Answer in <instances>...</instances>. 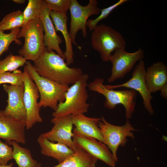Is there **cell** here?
Wrapping results in <instances>:
<instances>
[{"instance_id":"2","label":"cell","mask_w":167,"mask_h":167,"mask_svg":"<svg viewBox=\"0 0 167 167\" xmlns=\"http://www.w3.org/2000/svg\"><path fill=\"white\" fill-rule=\"evenodd\" d=\"M89 76L83 74L77 82L69 87L65 94L63 102L59 103L57 109L53 112L54 117L60 118L76 113L87 112L89 105L87 89Z\"/></svg>"},{"instance_id":"32","label":"cell","mask_w":167,"mask_h":167,"mask_svg":"<svg viewBox=\"0 0 167 167\" xmlns=\"http://www.w3.org/2000/svg\"><path fill=\"white\" fill-rule=\"evenodd\" d=\"M12 1L15 3L19 4H23L25 2V0H13Z\"/></svg>"},{"instance_id":"31","label":"cell","mask_w":167,"mask_h":167,"mask_svg":"<svg viewBox=\"0 0 167 167\" xmlns=\"http://www.w3.org/2000/svg\"><path fill=\"white\" fill-rule=\"evenodd\" d=\"M161 96L164 98H167V84L164 86L161 89Z\"/></svg>"},{"instance_id":"20","label":"cell","mask_w":167,"mask_h":167,"mask_svg":"<svg viewBox=\"0 0 167 167\" xmlns=\"http://www.w3.org/2000/svg\"><path fill=\"white\" fill-rule=\"evenodd\" d=\"M49 14L56 32L60 31L65 39L66 50L64 52L66 63L70 65L74 62V54L72 46V42L69 32L67 28L68 16L67 15L63 14L50 10Z\"/></svg>"},{"instance_id":"6","label":"cell","mask_w":167,"mask_h":167,"mask_svg":"<svg viewBox=\"0 0 167 167\" xmlns=\"http://www.w3.org/2000/svg\"><path fill=\"white\" fill-rule=\"evenodd\" d=\"M91 39L92 47L104 62L109 61L113 52L125 49L126 45V41L120 32L103 24L97 25L92 31Z\"/></svg>"},{"instance_id":"13","label":"cell","mask_w":167,"mask_h":167,"mask_svg":"<svg viewBox=\"0 0 167 167\" xmlns=\"http://www.w3.org/2000/svg\"><path fill=\"white\" fill-rule=\"evenodd\" d=\"M51 122L54 124V126L50 131L41 134L42 135L52 142L64 144L75 151L78 147L72 140L73 124L71 115L54 117Z\"/></svg>"},{"instance_id":"9","label":"cell","mask_w":167,"mask_h":167,"mask_svg":"<svg viewBox=\"0 0 167 167\" xmlns=\"http://www.w3.org/2000/svg\"><path fill=\"white\" fill-rule=\"evenodd\" d=\"M24 86L23 100L26 112V128L28 130L37 122H41L42 119L40 114V108L37 100L40 94L37 88L30 76L25 66L23 72Z\"/></svg>"},{"instance_id":"28","label":"cell","mask_w":167,"mask_h":167,"mask_svg":"<svg viewBox=\"0 0 167 167\" xmlns=\"http://www.w3.org/2000/svg\"><path fill=\"white\" fill-rule=\"evenodd\" d=\"M127 0H120L115 3L101 10L99 15L93 19H88L86 23L90 31H92L97 25L98 23L101 20L106 18L110 13L115 8L126 2Z\"/></svg>"},{"instance_id":"1","label":"cell","mask_w":167,"mask_h":167,"mask_svg":"<svg viewBox=\"0 0 167 167\" xmlns=\"http://www.w3.org/2000/svg\"><path fill=\"white\" fill-rule=\"evenodd\" d=\"M33 66L40 76L63 85L74 84L83 74L81 69L69 67L64 59L54 51H48L46 48L34 62Z\"/></svg>"},{"instance_id":"11","label":"cell","mask_w":167,"mask_h":167,"mask_svg":"<svg viewBox=\"0 0 167 167\" xmlns=\"http://www.w3.org/2000/svg\"><path fill=\"white\" fill-rule=\"evenodd\" d=\"M73 132L72 140L76 146L108 165L115 167L116 162L105 144L94 138L84 135L74 129Z\"/></svg>"},{"instance_id":"30","label":"cell","mask_w":167,"mask_h":167,"mask_svg":"<svg viewBox=\"0 0 167 167\" xmlns=\"http://www.w3.org/2000/svg\"><path fill=\"white\" fill-rule=\"evenodd\" d=\"M13 148L0 139V165H7L8 162L13 159Z\"/></svg>"},{"instance_id":"18","label":"cell","mask_w":167,"mask_h":167,"mask_svg":"<svg viewBox=\"0 0 167 167\" xmlns=\"http://www.w3.org/2000/svg\"><path fill=\"white\" fill-rule=\"evenodd\" d=\"M147 88L152 93L160 90L167 84V67L162 62H157L148 67L145 75Z\"/></svg>"},{"instance_id":"12","label":"cell","mask_w":167,"mask_h":167,"mask_svg":"<svg viewBox=\"0 0 167 167\" xmlns=\"http://www.w3.org/2000/svg\"><path fill=\"white\" fill-rule=\"evenodd\" d=\"M146 71L144 62L143 59L140 60L135 66L132 77L129 80L121 84L115 85H105V86L109 89L125 87L137 91L142 98L145 108L151 115H152L154 113L151 103L152 96L146 83Z\"/></svg>"},{"instance_id":"16","label":"cell","mask_w":167,"mask_h":167,"mask_svg":"<svg viewBox=\"0 0 167 167\" xmlns=\"http://www.w3.org/2000/svg\"><path fill=\"white\" fill-rule=\"evenodd\" d=\"M3 87L8 95L7 105L4 110L5 113L17 119L26 122V112L23 100L24 85L4 84Z\"/></svg>"},{"instance_id":"15","label":"cell","mask_w":167,"mask_h":167,"mask_svg":"<svg viewBox=\"0 0 167 167\" xmlns=\"http://www.w3.org/2000/svg\"><path fill=\"white\" fill-rule=\"evenodd\" d=\"M41 8L40 18L42 23L44 31V42L47 50H54L64 59H65L63 52L60 45L63 41L57 33L54 24L50 17V9L44 0H41Z\"/></svg>"},{"instance_id":"4","label":"cell","mask_w":167,"mask_h":167,"mask_svg":"<svg viewBox=\"0 0 167 167\" xmlns=\"http://www.w3.org/2000/svg\"><path fill=\"white\" fill-rule=\"evenodd\" d=\"M44 31L42 21L38 18L24 25L17 36V38H24L23 47L19 49V55L26 60L36 61L46 47L44 42Z\"/></svg>"},{"instance_id":"19","label":"cell","mask_w":167,"mask_h":167,"mask_svg":"<svg viewBox=\"0 0 167 167\" xmlns=\"http://www.w3.org/2000/svg\"><path fill=\"white\" fill-rule=\"evenodd\" d=\"M43 155L52 157L60 163L73 154L74 151L66 145L60 143H54L41 134L37 139Z\"/></svg>"},{"instance_id":"5","label":"cell","mask_w":167,"mask_h":167,"mask_svg":"<svg viewBox=\"0 0 167 167\" xmlns=\"http://www.w3.org/2000/svg\"><path fill=\"white\" fill-rule=\"evenodd\" d=\"M104 79L96 78L88 84L89 90L103 95L106 100L104 105L109 109L114 108L118 104H122L125 109V116L127 119H130L135 110L137 93L131 89L114 90L106 88L104 84Z\"/></svg>"},{"instance_id":"22","label":"cell","mask_w":167,"mask_h":167,"mask_svg":"<svg viewBox=\"0 0 167 167\" xmlns=\"http://www.w3.org/2000/svg\"><path fill=\"white\" fill-rule=\"evenodd\" d=\"M12 156L18 167H36L38 163L32 157L30 150L20 146L16 142L12 141Z\"/></svg>"},{"instance_id":"24","label":"cell","mask_w":167,"mask_h":167,"mask_svg":"<svg viewBox=\"0 0 167 167\" xmlns=\"http://www.w3.org/2000/svg\"><path fill=\"white\" fill-rule=\"evenodd\" d=\"M26 60L20 55L10 54L2 60H0V72L14 71L26 64Z\"/></svg>"},{"instance_id":"26","label":"cell","mask_w":167,"mask_h":167,"mask_svg":"<svg viewBox=\"0 0 167 167\" xmlns=\"http://www.w3.org/2000/svg\"><path fill=\"white\" fill-rule=\"evenodd\" d=\"M20 30V28L18 29L11 31L9 33H6L0 28V58L4 52L8 49L10 45L12 42L14 41L18 45L22 44L20 40L17 38V36Z\"/></svg>"},{"instance_id":"17","label":"cell","mask_w":167,"mask_h":167,"mask_svg":"<svg viewBox=\"0 0 167 167\" xmlns=\"http://www.w3.org/2000/svg\"><path fill=\"white\" fill-rule=\"evenodd\" d=\"M76 130L85 136L94 138L104 143L103 138L98 123L101 118H91L84 113H76L71 115Z\"/></svg>"},{"instance_id":"23","label":"cell","mask_w":167,"mask_h":167,"mask_svg":"<svg viewBox=\"0 0 167 167\" xmlns=\"http://www.w3.org/2000/svg\"><path fill=\"white\" fill-rule=\"evenodd\" d=\"M23 12L17 10L5 16L0 22V28L3 31H11L20 28L24 25Z\"/></svg>"},{"instance_id":"14","label":"cell","mask_w":167,"mask_h":167,"mask_svg":"<svg viewBox=\"0 0 167 167\" xmlns=\"http://www.w3.org/2000/svg\"><path fill=\"white\" fill-rule=\"evenodd\" d=\"M26 122L17 119L6 114L4 110H0V139L5 140L6 143L15 141L24 144L26 142Z\"/></svg>"},{"instance_id":"7","label":"cell","mask_w":167,"mask_h":167,"mask_svg":"<svg viewBox=\"0 0 167 167\" xmlns=\"http://www.w3.org/2000/svg\"><path fill=\"white\" fill-rule=\"evenodd\" d=\"M98 126L102 134L105 144L111 150L117 162L118 161L117 151L120 146H124L128 137L133 139L134 136L132 131L136 130L131 124L129 119H127L125 125L116 126L108 122L104 117L98 123Z\"/></svg>"},{"instance_id":"34","label":"cell","mask_w":167,"mask_h":167,"mask_svg":"<svg viewBox=\"0 0 167 167\" xmlns=\"http://www.w3.org/2000/svg\"><path fill=\"white\" fill-rule=\"evenodd\" d=\"M36 167H42V165L41 163H38Z\"/></svg>"},{"instance_id":"33","label":"cell","mask_w":167,"mask_h":167,"mask_svg":"<svg viewBox=\"0 0 167 167\" xmlns=\"http://www.w3.org/2000/svg\"><path fill=\"white\" fill-rule=\"evenodd\" d=\"M13 164L11 163L9 165H0V167H13Z\"/></svg>"},{"instance_id":"27","label":"cell","mask_w":167,"mask_h":167,"mask_svg":"<svg viewBox=\"0 0 167 167\" xmlns=\"http://www.w3.org/2000/svg\"><path fill=\"white\" fill-rule=\"evenodd\" d=\"M6 84L14 85H23V72L19 70L12 72H0V84Z\"/></svg>"},{"instance_id":"3","label":"cell","mask_w":167,"mask_h":167,"mask_svg":"<svg viewBox=\"0 0 167 167\" xmlns=\"http://www.w3.org/2000/svg\"><path fill=\"white\" fill-rule=\"evenodd\" d=\"M25 66L30 76L37 88L40 97L38 103L39 108L49 107L55 111L58 102H62L65 101V94L69 86L60 84L40 76L29 61H27Z\"/></svg>"},{"instance_id":"10","label":"cell","mask_w":167,"mask_h":167,"mask_svg":"<svg viewBox=\"0 0 167 167\" xmlns=\"http://www.w3.org/2000/svg\"><path fill=\"white\" fill-rule=\"evenodd\" d=\"M144 57V51L141 48L133 53L128 52L124 49L115 50L109 59L112 66L108 82H112L123 78L132 69L136 63L142 60Z\"/></svg>"},{"instance_id":"21","label":"cell","mask_w":167,"mask_h":167,"mask_svg":"<svg viewBox=\"0 0 167 167\" xmlns=\"http://www.w3.org/2000/svg\"><path fill=\"white\" fill-rule=\"evenodd\" d=\"M97 160L78 147L73 154L54 167H93Z\"/></svg>"},{"instance_id":"29","label":"cell","mask_w":167,"mask_h":167,"mask_svg":"<svg viewBox=\"0 0 167 167\" xmlns=\"http://www.w3.org/2000/svg\"><path fill=\"white\" fill-rule=\"evenodd\" d=\"M50 10L63 14H67L72 0H44Z\"/></svg>"},{"instance_id":"8","label":"cell","mask_w":167,"mask_h":167,"mask_svg":"<svg viewBox=\"0 0 167 167\" xmlns=\"http://www.w3.org/2000/svg\"><path fill=\"white\" fill-rule=\"evenodd\" d=\"M98 3L96 0H90L88 3L85 6L81 5L77 0H72L69 8L71 15V21L69 33L72 44L78 46L75 41L78 31L81 30L83 36H87L86 23L88 17L94 15H99L101 10L98 6Z\"/></svg>"},{"instance_id":"25","label":"cell","mask_w":167,"mask_h":167,"mask_svg":"<svg viewBox=\"0 0 167 167\" xmlns=\"http://www.w3.org/2000/svg\"><path fill=\"white\" fill-rule=\"evenodd\" d=\"M41 3V0H28L27 5L23 12L24 25L32 20L39 18Z\"/></svg>"},{"instance_id":"35","label":"cell","mask_w":167,"mask_h":167,"mask_svg":"<svg viewBox=\"0 0 167 167\" xmlns=\"http://www.w3.org/2000/svg\"><path fill=\"white\" fill-rule=\"evenodd\" d=\"M93 167H96V165H95V166H94Z\"/></svg>"}]
</instances>
